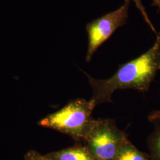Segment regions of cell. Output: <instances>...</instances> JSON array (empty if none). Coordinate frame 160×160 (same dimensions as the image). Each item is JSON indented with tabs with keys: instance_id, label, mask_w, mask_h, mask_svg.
<instances>
[{
	"instance_id": "1",
	"label": "cell",
	"mask_w": 160,
	"mask_h": 160,
	"mask_svg": "<svg viewBox=\"0 0 160 160\" xmlns=\"http://www.w3.org/2000/svg\"><path fill=\"white\" fill-rule=\"evenodd\" d=\"M159 69L160 33H158L154 45L148 51L120 65L117 71L109 78L97 79L84 72L92 90L90 100L95 106L102 103H111L113 93L119 89L147 92Z\"/></svg>"
},
{
	"instance_id": "2",
	"label": "cell",
	"mask_w": 160,
	"mask_h": 160,
	"mask_svg": "<svg viewBox=\"0 0 160 160\" xmlns=\"http://www.w3.org/2000/svg\"><path fill=\"white\" fill-rule=\"evenodd\" d=\"M95 107L90 100H72L62 109L47 115L38 125L67 135L77 143H82L94 120L92 112Z\"/></svg>"
},
{
	"instance_id": "3",
	"label": "cell",
	"mask_w": 160,
	"mask_h": 160,
	"mask_svg": "<svg viewBox=\"0 0 160 160\" xmlns=\"http://www.w3.org/2000/svg\"><path fill=\"white\" fill-rule=\"evenodd\" d=\"M114 119H94L82 143L94 160H113L121 146L128 141Z\"/></svg>"
},
{
	"instance_id": "4",
	"label": "cell",
	"mask_w": 160,
	"mask_h": 160,
	"mask_svg": "<svg viewBox=\"0 0 160 160\" xmlns=\"http://www.w3.org/2000/svg\"><path fill=\"white\" fill-rule=\"evenodd\" d=\"M131 0H125L123 4L118 9L95 19L86 25L88 43L86 53L87 62L99 47L109 39L114 32L124 26L128 18V11Z\"/></svg>"
},
{
	"instance_id": "5",
	"label": "cell",
	"mask_w": 160,
	"mask_h": 160,
	"mask_svg": "<svg viewBox=\"0 0 160 160\" xmlns=\"http://www.w3.org/2000/svg\"><path fill=\"white\" fill-rule=\"evenodd\" d=\"M45 156L49 160H94L82 143H77L74 147L48 153Z\"/></svg>"
},
{
	"instance_id": "6",
	"label": "cell",
	"mask_w": 160,
	"mask_h": 160,
	"mask_svg": "<svg viewBox=\"0 0 160 160\" xmlns=\"http://www.w3.org/2000/svg\"><path fill=\"white\" fill-rule=\"evenodd\" d=\"M148 119L154 126V131L147 138L149 155L151 160H160V111H154Z\"/></svg>"
},
{
	"instance_id": "7",
	"label": "cell",
	"mask_w": 160,
	"mask_h": 160,
	"mask_svg": "<svg viewBox=\"0 0 160 160\" xmlns=\"http://www.w3.org/2000/svg\"><path fill=\"white\" fill-rule=\"evenodd\" d=\"M113 160H151L150 155L143 152L128 140L119 149Z\"/></svg>"
},
{
	"instance_id": "8",
	"label": "cell",
	"mask_w": 160,
	"mask_h": 160,
	"mask_svg": "<svg viewBox=\"0 0 160 160\" xmlns=\"http://www.w3.org/2000/svg\"><path fill=\"white\" fill-rule=\"evenodd\" d=\"M132 1L135 2V6L137 7L138 9H139V10L141 12V14H142V16H143L145 21L146 22V23L148 24V25L149 26V28L154 32L155 33L157 34V32H156V30H155V29L152 23H151V22L150 21V20H149V18L148 14H147V12L145 11V7H143L141 0H132Z\"/></svg>"
},
{
	"instance_id": "9",
	"label": "cell",
	"mask_w": 160,
	"mask_h": 160,
	"mask_svg": "<svg viewBox=\"0 0 160 160\" xmlns=\"http://www.w3.org/2000/svg\"><path fill=\"white\" fill-rule=\"evenodd\" d=\"M24 160H49L46 156L40 154L39 152L34 151L30 150L24 157Z\"/></svg>"
},
{
	"instance_id": "10",
	"label": "cell",
	"mask_w": 160,
	"mask_h": 160,
	"mask_svg": "<svg viewBox=\"0 0 160 160\" xmlns=\"http://www.w3.org/2000/svg\"><path fill=\"white\" fill-rule=\"evenodd\" d=\"M151 6L158 7V8L160 10V0H152Z\"/></svg>"
}]
</instances>
